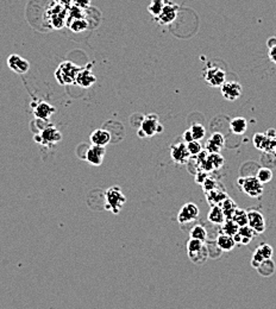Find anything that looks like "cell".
I'll return each mask as SVG.
<instances>
[{"mask_svg":"<svg viewBox=\"0 0 276 309\" xmlns=\"http://www.w3.org/2000/svg\"><path fill=\"white\" fill-rule=\"evenodd\" d=\"M51 25H53L54 29H61L62 27H65V14H54L53 18H51Z\"/></svg>","mask_w":276,"mask_h":309,"instance_id":"obj_39","label":"cell"},{"mask_svg":"<svg viewBox=\"0 0 276 309\" xmlns=\"http://www.w3.org/2000/svg\"><path fill=\"white\" fill-rule=\"evenodd\" d=\"M231 219H232L239 227L248 225V212L242 208H237Z\"/></svg>","mask_w":276,"mask_h":309,"instance_id":"obj_31","label":"cell"},{"mask_svg":"<svg viewBox=\"0 0 276 309\" xmlns=\"http://www.w3.org/2000/svg\"><path fill=\"white\" fill-rule=\"evenodd\" d=\"M202 189H204V192L205 193H207V192H209V190H213V189H216V188H219V183L216 181L215 179H212V178H207L204 181V183H202Z\"/></svg>","mask_w":276,"mask_h":309,"instance_id":"obj_38","label":"cell"},{"mask_svg":"<svg viewBox=\"0 0 276 309\" xmlns=\"http://www.w3.org/2000/svg\"><path fill=\"white\" fill-rule=\"evenodd\" d=\"M204 246H205V241L199 240V239L189 238L188 242H187V253H188V256H192L198 251H200Z\"/></svg>","mask_w":276,"mask_h":309,"instance_id":"obj_32","label":"cell"},{"mask_svg":"<svg viewBox=\"0 0 276 309\" xmlns=\"http://www.w3.org/2000/svg\"><path fill=\"white\" fill-rule=\"evenodd\" d=\"M270 137L267 134H256L253 136V145H255L256 149L262 150V151H266L268 150V146H269L270 143Z\"/></svg>","mask_w":276,"mask_h":309,"instance_id":"obj_26","label":"cell"},{"mask_svg":"<svg viewBox=\"0 0 276 309\" xmlns=\"http://www.w3.org/2000/svg\"><path fill=\"white\" fill-rule=\"evenodd\" d=\"M92 0H73V5L78 6L80 9H88V7L91 6Z\"/></svg>","mask_w":276,"mask_h":309,"instance_id":"obj_40","label":"cell"},{"mask_svg":"<svg viewBox=\"0 0 276 309\" xmlns=\"http://www.w3.org/2000/svg\"><path fill=\"white\" fill-rule=\"evenodd\" d=\"M199 214H200V212H199L198 206L193 204V202H188V204L183 205L182 208L180 209L178 220L181 225H183V224L192 223L194 220H197L199 218Z\"/></svg>","mask_w":276,"mask_h":309,"instance_id":"obj_10","label":"cell"},{"mask_svg":"<svg viewBox=\"0 0 276 309\" xmlns=\"http://www.w3.org/2000/svg\"><path fill=\"white\" fill-rule=\"evenodd\" d=\"M256 270L261 276H263V277H269L275 271V263L271 258L264 259L263 262L256 268Z\"/></svg>","mask_w":276,"mask_h":309,"instance_id":"obj_25","label":"cell"},{"mask_svg":"<svg viewBox=\"0 0 276 309\" xmlns=\"http://www.w3.org/2000/svg\"><path fill=\"white\" fill-rule=\"evenodd\" d=\"M163 132V125L160 123L156 115H148L143 118L141 125L138 128V137H153V136Z\"/></svg>","mask_w":276,"mask_h":309,"instance_id":"obj_3","label":"cell"},{"mask_svg":"<svg viewBox=\"0 0 276 309\" xmlns=\"http://www.w3.org/2000/svg\"><path fill=\"white\" fill-rule=\"evenodd\" d=\"M238 229L239 226L232 219H225V222L222 224V233L232 235V237L237 233Z\"/></svg>","mask_w":276,"mask_h":309,"instance_id":"obj_33","label":"cell"},{"mask_svg":"<svg viewBox=\"0 0 276 309\" xmlns=\"http://www.w3.org/2000/svg\"><path fill=\"white\" fill-rule=\"evenodd\" d=\"M178 12H179V5H176L175 3L171 2V0H165L164 6L163 9H162L161 13L158 14L156 18H154V20L161 25H168L176 19Z\"/></svg>","mask_w":276,"mask_h":309,"instance_id":"obj_6","label":"cell"},{"mask_svg":"<svg viewBox=\"0 0 276 309\" xmlns=\"http://www.w3.org/2000/svg\"><path fill=\"white\" fill-rule=\"evenodd\" d=\"M55 2L62 7H71L73 5V0H55Z\"/></svg>","mask_w":276,"mask_h":309,"instance_id":"obj_43","label":"cell"},{"mask_svg":"<svg viewBox=\"0 0 276 309\" xmlns=\"http://www.w3.org/2000/svg\"><path fill=\"white\" fill-rule=\"evenodd\" d=\"M219 206H220V207H222L223 213H224V215H225L226 219H231V218H232L233 213L236 212V209L238 208L237 205H236V202H235L232 200V198L229 197V196H227L225 198V200H224Z\"/></svg>","mask_w":276,"mask_h":309,"instance_id":"obj_27","label":"cell"},{"mask_svg":"<svg viewBox=\"0 0 276 309\" xmlns=\"http://www.w3.org/2000/svg\"><path fill=\"white\" fill-rule=\"evenodd\" d=\"M255 235H257L253 230L250 227L249 225L242 226L238 229V232L233 235L236 244H241V245H248L250 241L255 238Z\"/></svg>","mask_w":276,"mask_h":309,"instance_id":"obj_17","label":"cell"},{"mask_svg":"<svg viewBox=\"0 0 276 309\" xmlns=\"http://www.w3.org/2000/svg\"><path fill=\"white\" fill-rule=\"evenodd\" d=\"M206 83L211 87H220L226 81V74L223 69L213 64H208L202 73Z\"/></svg>","mask_w":276,"mask_h":309,"instance_id":"obj_5","label":"cell"},{"mask_svg":"<svg viewBox=\"0 0 276 309\" xmlns=\"http://www.w3.org/2000/svg\"><path fill=\"white\" fill-rule=\"evenodd\" d=\"M35 141L42 145H54L62 141L61 132L56 127H47L39 136H35Z\"/></svg>","mask_w":276,"mask_h":309,"instance_id":"obj_7","label":"cell"},{"mask_svg":"<svg viewBox=\"0 0 276 309\" xmlns=\"http://www.w3.org/2000/svg\"><path fill=\"white\" fill-rule=\"evenodd\" d=\"M95 76L93 75V73L90 69H80V72L78 73V76H76L75 83H78L79 86L83 87V88H90L91 86H93L95 83Z\"/></svg>","mask_w":276,"mask_h":309,"instance_id":"obj_18","label":"cell"},{"mask_svg":"<svg viewBox=\"0 0 276 309\" xmlns=\"http://www.w3.org/2000/svg\"><path fill=\"white\" fill-rule=\"evenodd\" d=\"M35 117L39 120H48L55 113V107L48 104V102H39L34 109Z\"/></svg>","mask_w":276,"mask_h":309,"instance_id":"obj_19","label":"cell"},{"mask_svg":"<svg viewBox=\"0 0 276 309\" xmlns=\"http://www.w3.org/2000/svg\"><path fill=\"white\" fill-rule=\"evenodd\" d=\"M255 176L261 183L266 185V183H269L271 181V179H273V171H271L269 168L263 167L257 170Z\"/></svg>","mask_w":276,"mask_h":309,"instance_id":"obj_30","label":"cell"},{"mask_svg":"<svg viewBox=\"0 0 276 309\" xmlns=\"http://www.w3.org/2000/svg\"><path fill=\"white\" fill-rule=\"evenodd\" d=\"M188 257L194 264H198V266H200V264H204L208 258L207 245L205 244V246L200 250V251H198L197 253H194V255L188 256Z\"/></svg>","mask_w":276,"mask_h":309,"instance_id":"obj_29","label":"cell"},{"mask_svg":"<svg viewBox=\"0 0 276 309\" xmlns=\"http://www.w3.org/2000/svg\"><path fill=\"white\" fill-rule=\"evenodd\" d=\"M207 172H208V171L204 170V169H200V171H199L198 174H197V176H196V182H197V183H200V185H202V183H204L205 180L208 178V176H207Z\"/></svg>","mask_w":276,"mask_h":309,"instance_id":"obj_42","label":"cell"},{"mask_svg":"<svg viewBox=\"0 0 276 309\" xmlns=\"http://www.w3.org/2000/svg\"><path fill=\"white\" fill-rule=\"evenodd\" d=\"M230 128L235 135H238V136L244 135L246 132V128H248V123H246V119H244L243 117L233 118L230 123Z\"/></svg>","mask_w":276,"mask_h":309,"instance_id":"obj_24","label":"cell"},{"mask_svg":"<svg viewBox=\"0 0 276 309\" xmlns=\"http://www.w3.org/2000/svg\"><path fill=\"white\" fill-rule=\"evenodd\" d=\"M226 197L227 194L224 192V190H220L219 188L209 190V192L206 193V198H207V202L211 206L220 205Z\"/></svg>","mask_w":276,"mask_h":309,"instance_id":"obj_23","label":"cell"},{"mask_svg":"<svg viewBox=\"0 0 276 309\" xmlns=\"http://www.w3.org/2000/svg\"><path fill=\"white\" fill-rule=\"evenodd\" d=\"M224 144H225V138H224V136L220 134V132H215V134L209 137L208 141L206 142L205 150L208 153H218L222 151Z\"/></svg>","mask_w":276,"mask_h":309,"instance_id":"obj_15","label":"cell"},{"mask_svg":"<svg viewBox=\"0 0 276 309\" xmlns=\"http://www.w3.org/2000/svg\"><path fill=\"white\" fill-rule=\"evenodd\" d=\"M80 69V67H76L72 62H63V63L58 65L56 73H55V76H56L57 81L61 84L75 83L76 76H78Z\"/></svg>","mask_w":276,"mask_h":309,"instance_id":"obj_4","label":"cell"},{"mask_svg":"<svg viewBox=\"0 0 276 309\" xmlns=\"http://www.w3.org/2000/svg\"><path fill=\"white\" fill-rule=\"evenodd\" d=\"M189 237L193 239H199V240L201 241H206V239H207V231H206L204 226L196 225L190 230Z\"/></svg>","mask_w":276,"mask_h":309,"instance_id":"obj_34","label":"cell"},{"mask_svg":"<svg viewBox=\"0 0 276 309\" xmlns=\"http://www.w3.org/2000/svg\"><path fill=\"white\" fill-rule=\"evenodd\" d=\"M165 0H152L148 6L149 13L152 14L153 18H156L158 14L161 13L162 9H163Z\"/></svg>","mask_w":276,"mask_h":309,"instance_id":"obj_35","label":"cell"},{"mask_svg":"<svg viewBox=\"0 0 276 309\" xmlns=\"http://www.w3.org/2000/svg\"><path fill=\"white\" fill-rule=\"evenodd\" d=\"M216 242L222 251H231V250H233L235 246L237 245L232 235H229L225 233L219 234L218 237H217Z\"/></svg>","mask_w":276,"mask_h":309,"instance_id":"obj_22","label":"cell"},{"mask_svg":"<svg viewBox=\"0 0 276 309\" xmlns=\"http://www.w3.org/2000/svg\"><path fill=\"white\" fill-rule=\"evenodd\" d=\"M207 219L209 223L215 224V225H222V224L225 222V215H224L223 209L219 205H215L211 206V209L208 211L207 214Z\"/></svg>","mask_w":276,"mask_h":309,"instance_id":"obj_21","label":"cell"},{"mask_svg":"<svg viewBox=\"0 0 276 309\" xmlns=\"http://www.w3.org/2000/svg\"><path fill=\"white\" fill-rule=\"evenodd\" d=\"M7 65L14 73H17V74H25L29 71V68H30V64H29V62L25 58L14 54L7 58Z\"/></svg>","mask_w":276,"mask_h":309,"instance_id":"obj_14","label":"cell"},{"mask_svg":"<svg viewBox=\"0 0 276 309\" xmlns=\"http://www.w3.org/2000/svg\"><path fill=\"white\" fill-rule=\"evenodd\" d=\"M220 91H222V95L225 100L235 101L238 98H241L243 88L241 83L237 82V81H225L220 86Z\"/></svg>","mask_w":276,"mask_h":309,"instance_id":"obj_8","label":"cell"},{"mask_svg":"<svg viewBox=\"0 0 276 309\" xmlns=\"http://www.w3.org/2000/svg\"><path fill=\"white\" fill-rule=\"evenodd\" d=\"M105 154H106L105 146L92 144V146H88L86 156H84V160H87L88 163H91L93 165H101L102 161H104Z\"/></svg>","mask_w":276,"mask_h":309,"instance_id":"obj_12","label":"cell"},{"mask_svg":"<svg viewBox=\"0 0 276 309\" xmlns=\"http://www.w3.org/2000/svg\"><path fill=\"white\" fill-rule=\"evenodd\" d=\"M171 157L174 163L176 164H186L189 161L190 153L187 149V144L183 143H176V144L171 146Z\"/></svg>","mask_w":276,"mask_h":309,"instance_id":"obj_9","label":"cell"},{"mask_svg":"<svg viewBox=\"0 0 276 309\" xmlns=\"http://www.w3.org/2000/svg\"><path fill=\"white\" fill-rule=\"evenodd\" d=\"M68 27L74 32H82L88 28V23L84 18H69Z\"/></svg>","mask_w":276,"mask_h":309,"instance_id":"obj_28","label":"cell"},{"mask_svg":"<svg viewBox=\"0 0 276 309\" xmlns=\"http://www.w3.org/2000/svg\"><path fill=\"white\" fill-rule=\"evenodd\" d=\"M192 141H193V137H192V135H190V131L187 130V131L183 132V142H185L187 144V143H189Z\"/></svg>","mask_w":276,"mask_h":309,"instance_id":"obj_44","label":"cell"},{"mask_svg":"<svg viewBox=\"0 0 276 309\" xmlns=\"http://www.w3.org/2000/svg\"><path fill=\"white\" fill-rule=\"evenodd\" d=\"M90 139L93 145L106 146L112 141V136L110 134V131L106 130V128H98V130L92 132Z\"/></svg>","mask_w":276,"mask_h":309,"instance_id":"obj_16","label":"cell"},{"mask_svg":"<svg viewBox=\"0 0 276 309\" xmlns=\"http://www.w3.org/2000/svg\"><path fill=\"white\" fill-rule=\"evenodd\" d=\"M125 202H126V197H125V195L121 192L120 187L112 186L106 189L104 205L106 211L112 212L113 214H119L124 207Z\"/></svg>","mask_w":276,"mask_h":309,"instance_id":"obj_1","label":"cell"},{"mask_svg":"<svg viewBox=\"0 0 276 309\" xmlns=\"http://www.w3.org/2000/svg\"><path fill=\"white\" fill-rule=\"evenodd\" d=\"M268 47H269V53H268V55H269L270 61L273 62L274 64H276V40L273 44L268 43Z\"/></svg>","mask_w":276,"mask_h":309,"instance_id":"obj_41","label":"cell"},{"mask_svg":"<svg viewBox=\"0 0 276 309\" xmlns=\"http://www.w3.org/2000/svg\"><path fill=\"white\" fill-rule=\"evenodd\" d=\"M248 225L251 227L256 234H262L266 231V222L261 212L251 209L248 212Z\"/></svg>","mask_w":276,"mask_h":309,"instance_id":"obj_13","label":"cell"},{"mask_svg":"<svg viewBox=\"0 0 276 309\" xmlns=\"http://www.w3.org/2000/svg\"><path fill=\"white\" fill-rule=\"evenodd\" d=\"M237 185L242 192L250 197H260L264 190L263 183H261L256 176H241L237 180Z\"/></svg>","mask_w":276,"mask_h":309,"instance_id":"obj_2","label":"cell"},{"mask_svg":"<svg viewBox=\"0 0 276 309\" xmlns=\"http://www.w3.org/2000/svg\"><path fill=\"white\" fill-rule=\"evenodd\" d=\"M224 157L220 154V152L218 153H208L207 161H206V163L204 165V170L206 171H212V170H217V169H220L224 165Z\"/></svg>","mask_w":276,"mask_h":309,"instance_id":"obj_20","label":"cell"},{"mask_svg":"<svg viewBox=\"0 0 276 309\" xmlns=\"http://www.w3.org/2000/svg\"><path fill=\"white\" fill-rule=\"evenodd\" d=\"M187 149H188V151L190 153V157H196L197 154L200 153L202 150V146H201V143L200 141H196V139H193L192 142L187 143Z\"/></svg>","mask_w":276,"mask_h":309,"instance_id":"obj_37","label":"cell"},{"mask_svg":"<svg viewBox=\"0 0 276 309\" xmlns=\"http://www.w3.org/2000/svg\"><path fill=\"white\" fill-rule=\"evenodd\" d=\"M188 130L190 131L193 139H196V141H201L202 138H205L206 128L201 124H193Z\"/></svg>","mask_w":276,"mask_h":309,"instance_id":"obj_36","label":"cell"},{"mask_svg":"<svg viewBox=\"0 0 276 309\" xmlns=\"http://www.w3.org/2000/svg\"><path fill=\"white\" fill-rule=\"evenodd\" d=\"M273 255H274L273 248H271L269 244H267V242H263V244L257 246L255 252H253L251 258V266L256 269V268L259 267L264 259L271 258Z\"/></svg>","mask_w":276,"mask_h":309,"instance_id":"obj_11","label":"cell"}]
</instances>
